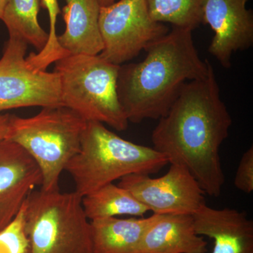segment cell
Here are the masks:
<instances>
[{"label":"cell","mask_w":253,"mask_h":253,"mask_svg":"<svg viewBox=\"0 0 253 253\" xmlns=\"http://www.w3.org/2000/svg\"><path fill=\"white\" fill-rule=\"evenodd\" d=\"M55 63L61 101L86 122L106 124L118 131L128 121L118 99L120 66L98 55L69 54Z\"/></svg>","instance_id":"4"},{"label":"cell","mask_w":253,"mask_h":253,"mask_svg":"<svg viewBox=\"0 0 253 253\" xmlns=\"http://www.w3.org/2000/svg\"><path fill=\"white\" fill-rule=\"evenodd\" d=\"M48 11L49 18V38L45 46L39 52L32 55V61L41 69L45 70L51 63L62 59L68 54L60 46L56 34V21L61 14L58 0H42V5Z\"/></svg>","instance_id":"19"},{"label":"cell","mask_w":253,"mask_h":253,"mask_svg":"<svg viewBox=\"0 0 253 253\" xmlns=\"http://www.w3.org/2000/svg\"><path fill=\"white\" fill-rule=\"evenodd\" d=\"M86 122L64 106L42 108L29 118L13 115L7 139L21 146L40 168L41 189L59 190L60 176L81 148Z\"/></svg>","instance_id":"5"},{"label":"cell","mask_w":253,"mask_h":253,"mask_svg":"<svg viewBox=\"0 0 253 253\" xmlns=\"http://www.w3.org/2000/svg\"><path fill=\"white\" fill-rule=\"evenodd\" d=\"M42 180L39 167L21 146L0 141V204L25 199Z\"/></svg>","instance_id":"14"},{"label":"cell","mask_w":253,"mask_h":253,"mask_svg":"<svg viewBox=\"0 0 253 253\" xmlns=\"http://www.w3.org/2000/svg\"><path fill=\"white\" fill-rule=\"evenodd\" d=\"M12 116L9 113H0V141L9 137Z\"/></svg>","instance_id":"23"},{"label":"cell","mask_w":253,"mask_h":253,"mask_svg":"<svg viewBox=\"0 0 253 253\" xmlns=\"http://www.w3.org/2000/svg\"><path fill=\"white\" fill-rule=\"evenodd\" d=\"M234 185L246 194L253 191V147L251 146L241 157L236 170Z\"/></svg>","instance_id":"21"},{"label":"cell","mask_w":253,"mask_h":253,"mask_svg":"<svg viewBox=\"0 0 253 253\" xmlns=\"http://www.w3.org/2000/svg\"><path fill=\"white\" fill-rule=\"evenodd\" d=\"M28 249L21 206L14 219L0 231V253H28Z\"/></svg>","instance_id":"20"},{"label":"cell","mask_w":253,"mask_h":253,"mask_svg":"<svg viewBox=\"0 0 253 253\" xmlns=\"http://www.w3.org/2000/svg\"><path fill=\"white\" fill-rule=\"evenodd\" d=\"M42 0H7L1 21L9 37L17 38L41 51L49 38L38 21Z\"/></svg>","instance_id":"17"},{"label":"cell","mask_w":253,"mask_h":253,"mask_svg":"<svg viewBox=\"0 0 253 253\" xmlns=\"http://www.w3.org/2000/svg\"><path fill=\"white\" fill-rule=\"evenodd\" d=\"M82 204L89 221L120 215L143 217L149 211L128 190L113 183L82 198Z\"/></svg>","instance_id":"16"},{"label":"cell","mask_w":253,"mask_h":253,"mask_svg":"<svg viewBox=\"0 0 253 253\" xmlns=\"http://www.w3.org/2000/svg\"><path fill=\"white\" fill-rule=\"evenodd\" d=\"M99 25L104 44L99 55L118 66L134 59L169 31L151 17L146 0H120L101 6Z\"/></svg>","instance_id":"7"},{"label":"cell","mask_w":253,"mask_h":253,"mask_svg":"<svg viewBox=\"0 0 253 253\" xmlns=\"http://www.w3.org/2000/svg\"><path fill=\"white\" fill-rule=\"evenodd\" d=\"M207 245L195 231L193 215L158 214L145 233L141 253H206Z\"/></svg>","instance_id":"13"},{"label":"cell","mask_w":253,"mask_h":253,"mask_svg":"<svg viewBox=\"0 0 253 253\" xmlns=\"http://www.w3.org/2000/svg\"><path fill=\"white\" fill-rule=\"evenodd\" d=\"M193 218L196 234L213 240L211 253H253V221L245 211L205 204Z\"/></svg>","instance_id":"11"},{"label":"cell","mask_w":253,"mask_h":253,"mask_svg":"<svg viewBox=\"0 0 253 253\" xmlns=\"http://www.w3.org/2000/svg\"><path fill=\"white\" fill-rule=\"evenodd\" d=\"M154 21L194 31L202 23L205 0H146Z\"/></svg>","instance_id":"18"},{"label":"cell","mask_w":253,"mask_h":253,"mask_svg":"<svg viewBox=\"0 0 253 253\" xmlns=\"http://www.w3.org/2000/svg\"><path fill=\"white\" fill-rule=\"evenodd\" d=\"M169 163L154 148L134 144L109 130L104 124L86 122L81 148L66 166L75 192L82 198L131 174H151Z\"/></svg>","instance_id":"3"},{"label":"cell","mask_w":253,"mask_h":253,"mask_svg":"<svg viewBox=\"0 0 253 253\" xmlns=\"http://www.w3.org/2000/svg\"><path fill=\"white\" fill-rule=\"evenodd\" d=\"M28 44L9 37L0 59V112L19 108L63 106L59 76L38 71L26 60Z\"/></svg>","instance_id":"8"},{"label":"cell","mask_w":253,"mask_h":253,"mask_svg":"<svg viewBox=\"0 0 253 253\" xmlns=\"http://www.w3.org/2000/svg\"><path fill=\"white\" fill-rule=\"evenodd\" d=\"M231 124L211 63L207 76L186 83L160 118L151 136L153 148L170 164L186 168L205 194L219 197L225 182L219 149Z\"/></svg>","instance_id":"1"},{"label":"cell","mask_w":253,"mask_h":253,"mask_svg":"<svg viewBox=\"0 0 253 253\" xmlns=\"http://www.w3.org/2000/svg\"><path fill=\"white\" fill-rule=\"evenodd\" d=\"M158 214L147 218H104L90 221L94 253H141L146 231L157 219Z\"/></svg>","instance_id":"15"},{"label":"cell","mask_w":253,"mask_h":253,"mask_svg":"<svg viewBox=\"0 0 253 253\" xmlns=\"http://www.w3.org/2000/svg\"><path fill=\"white\" fill-rule=\"evenodd\" d=\"M118 185L131 193L154 214L193 215L206 204L205 193L186 168L170 164L165 175L131 174L120 179Z\"/></svg>","instance_id":"9"},{"label":"cell","mask_w":253,"mask_h":253,"mask_svg":"<svg viewBox=\"0 0 253 253\" xmlns=\"http://www.w3.org/2000/svg\"><path fill=\"white\" fill-rule=\"evenodd\" d=\"M192 31L173 26L145 49L141 62L120 66L118 99L129 122L163 117L186 82L207 76L211 63L199 57Z\"/></svg>","instance_id":"2"},{"label":"cell","mask_w":253,"mask_h":253,"mask_svg":"<svg viewBox=\"0 0 253 253\" xmlns=\"http://www.w3.org/2000/svg\"><path fill=\"white\" fill-rule=\"evenodd\" d=\"M6 1H7V0H0V20H1V18H2L3 13H4Z\"/></svg>","instance_id":"24"},{"label":"cell","mask_w":253,"mask_h":253,"mask_svg":"<svg viewBox=\"0 0 253 253\" xmlns=\"http://www.w3.org/2000/svg\"><path fill=\"white\" fill-rule=\"evenodd\" d=\"M26 199H18L0 204V231L9 225L14 219Z\"/></svg>","instance_id":"22"},{"label":"cell","mask_w":253,"mask_h":253,"mask_svg":"<svg viewBox=\"0 0 253 253\" xmlns=\"http://www.w3.org/2000/svg\"><path fill=\"white\" fill-rule=\"evenodd\" d=\"M249 0H205L202 23L214 36L208 51L224 68L231 67L233 53L249 49L253 43V16L246 8Z\"/></svg>","instance_id":"10"},{"label":"cell","mask_w":253,"mask_h":253,"mask_svg":"<svg viewBox=\"0 0 253 253\" xmlns=\"http://www.w3.org/2000/svg\"><path fill=\"white\" fill-rule=\"evenodd\" d=\"M62 16L66 30L57 36L60 46L69 54L98 55L104 49L100 33L101 5L97 0H65Z\"/></svg>","instance_id":"12"},{"label":"cell","mask_w":253,"mask_h":253,"mask_svg":"<svg viewBox=\"0 0 253 253\" xmlns=\"http://www.w3.org/2000/svg\"><path fill=\"white\" fill-rule=\"evenodd\" d=\"M22 211L28 253H94L90 221L75 191H33Z\"/></svg>","instance_id":"6"},{"label":"cell","mask_w":253,"mask_h":253,"mask_svg":"<svg viewBox=\"0 0 253 253\" xmlns=\"http://www.w3.org/2000/svg\"><path fill=\"white\" fill-rule=\"evenodd\" d=\"M101 6H109L115 2V0H97Z\"/></svg>","instance_id":"25"}]
</instances>
